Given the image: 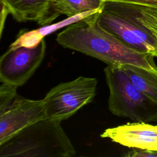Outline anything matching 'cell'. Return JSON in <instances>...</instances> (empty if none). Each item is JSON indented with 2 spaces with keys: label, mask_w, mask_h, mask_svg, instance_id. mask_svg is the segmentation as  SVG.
<instances>
[{
  "label": "cell",
  "mask_w": 157,
  "mask_h": 157,
  "mask_svg": "<svg viewBox=\"0 0 157 157\" xmlns=\"http://www.w3.org/2000/svg\"><path fill=\"white\" fill-rule=\"evenodd\" d=\"M100 10L101 9L88 11L72 17H67V18L52 25H44L43 27L39 29L25 32L20 35L19 37L9 47L11 48H17L20 47H25L26 48L35 47L39 44V43L44 39L45 36L63 27L67 26L72 23L82 20L99 12Z\"/></svg>",
  "instance_id": "10"
},
{
  "label": "cell",
  "mask_w": 157,
  "mask_h": 157,
  "mask_svg": "<svg viewBox=\"0 0 157 157\" xmlns=\"http://www.w3.org/2000/svg\"><path fill=\"white\" fill-rule=\"evenodd\" d=\"M105 0H52V9L58 17H72L88 11L102 9Z\"/></svg>",
  "instance_id": "12"
},
{
  "label": "cell",
  "mask_w": 157,
  "mask_h": 157,
  "mask_svg": "<svg viewBox=\"0 0 157 157\" xmlns=\"http://www.w3.org/2000/svg\"><path fill=\"white\" fill-rule=\"evenodd\" d=\"M46 118L44 99H29L17 94L0 107V144L27 126Z\"/></svg>",
  "instance_id": "7"
},
{
  "label": "cell",
  "mask_w": 157,
  "mask_h": 157,
  "mask_svg": "<svg viewBox=\"0 0 157 157\" xmlns=\"http://www.w3.org/2000/svg\"><path fill=\"white\" fill-rule=\"evenodd\" d=\"M120 67L142 93L157 102L156 73L130 64H124Z\"/></svg>",
  "instance_id": "11"
},
{
  "label": "cell",
  "mask_w": 157,
  "mask_h": 157,
  "mask_svg": "<svg viewBox=\"0 0 157 157\" xmlns=\"http://www.w3.org/2000/svg\"><path fill=\"white\" fill-rule=\"evenodd\" d=\"M96 78L79 76L52 88L45 96L47 118L63 121L91 102L96 95Z\"/></svg>",
  "instance_id": "5"
},
{
  "label": "cell",
  "mask_w": 157,
  "mask_h": 157,
  "mask_svg": "<svg viewBox=\"0 0 157 157\" xmlns=\"http://www.w3.org/2000/svg\"><path fill=\"white\" fill-rule=\"evenodd\" d=\"M104 72L109 90L108 107L113 115L136 122L157 120V102L142 93L120 66L108 65Z\"/></svg>",
  "instance_id": "3"
},
{
  "label": "cell",
  "mask_w": 157,
  "mask_h": 157,
  "mask_svg": "<svg viewBox=\"0 0 157 157\" xmlns=\"http://www.w3.org/2000/svg\"><path fill=\"white\" fill-rule=\"evenodd\" d=\"M98 25L105 31L131 47L156 57L155 37L135 17L131 3L105 1L96 16Z\"/></svg>",
  "instance_id": "4"
},
{
  "label": "cell",
  "mask_w": 157,
  "mask_h": 157,
  "mask_svg": "<svg viewBox=\"0 0 157 157\" xmlns=\"http://www.w3.org/2000/svg\"><path fill=\"white\" fill-rule=\"evenodd\" d=\"M98 12L67 26L58 34V43L64 48L95 58L109 66L130 64L157 74L155 56L132 48L101 28L96 20Z\"/></svg>",
  "instance_id": "1"
},
{
  "label": "cell",
  "mask_w": 157,
  "mask_h": 157,
  "mask_svg": "<svg viewBox=\"0 0 157 157\" xmlns=\"http://www.w3.org/2000/svg\"><path fill=\"white\" fill-rule=\"evenodd\" d=\"M124 156L130 157H157V151L132 148V150L128 151Z\"/></svg>",
  "instance_id": "14"
},
{
  "label": "cell",
  "mask_w": 157,
  "mask_h": 157,
  "mask_svg": "<svg viewBox=\"0 0 157 157\" xmlns=\"http://www.w3.org/2000/svg\"><path fill=\"white\" fill-rule=\"evenodd\" d=\"M61 121L46 118L0 144V157H71L76 154Z\"/></svg>",
  "instance_id": "2"
},
{
  "label": "cell",
  "mask_w": 157,
  "mask_h": 157,
  "mask_svg": "<svg viewBox=\"0 0 157 157\" xmlns=\"http://www.w3.org/2000/svg\"><path fill=\"white\" fill-rule=\"evenodd\" d=\"M153 1H157V0H153Z\"/></svg>",
  "instance_id": "17"
},
{
  "label": "cell",
  "mask_w": 157,
  "mask_h": 157,
  "mask_svg": "<svg viewBox=\"0 0 157 157\" xmlns=\"http://www.w3.org/2000/svg\"><path fill=\"white\" fill-rule=\"evenodd\" d=\"M101 137L131 148L157 151V125L145 122L136 121L109 128L101 134Z\"/></svg>",
  "instance_id": "8"
},
{
  "label": "cell",
  "mask_w": 157,
  "mask_h": 157,
  "mask_svg": "<svg viewBox=\"0 0 157 157\" xmlns=\"http://www.w3.org/2000/svg\"><path fill=\"white\" fill-rule=\"evenodd\" d=\"M106 1H118V2H124L135 3L143 6H148L157 7V1L153 0H105Z\"/></svg>",
  "instance_id": "16"
},
{
  "label": "cell",
  "mask_w": 157,
  "mask_h": 157,
  "mask_svg": "<svg viewBox=\"0 0 157 157\" xmlns=\"http://www.w3.org/2000/svg\"><path fill=\"white\" fill-rule=\"evenodd\" d=\"M44 39L33 48H10L0 58V80L17 87L25 84L34 74L45 56Z\"/></svg>",
  "instance_id": "6"
},
{
  "label": "cell",
  "mask_w": 157,
  "mask_h": 157,
  "mask_svg": "<svg viewBox=\"0 0 157 157\" xmlns=\"http://www.w3.org/2000/svg\"><path fill=\"white\" fill-rule=\"evenodd\" d=\"M52 2V0H0L17 21H33L42 26L51 23L57 18Z\"/></svg>",
  "instance_id": "9"
},
{
  "label": "cell",
  "mask_w": 157,
  "mask_h": 157,
  "mask_svg": "<svg viewBox=\"0 0 157 157\" xmlns=\"http://www.w3.org/2000/svg\"><path fill=\"white\" fill-rule=\"evenodd\" d=\"M131 6L137 20L149 31L157 42V7L135 3H131Z\"/></svg>",
  "instance_id": "13"
},
{
  "label": "cell",
  "mask_w": 157,
  "mask_h": 157,
  "mask_svg": "<svg viewBox=\"0 0 157 157\" xmlns=\"http://www.w3.org/2000/svg\"><path fill=\"white\" fill-rule=\"evenodd\" d=\"M1 4V20H0V37H1L4 25H5V21L6 20V18L7 15L10 13V11L7 7H6L4 4L0 3Z\"/></svg>",
  "instance_id": "15"
}]
</instances>
